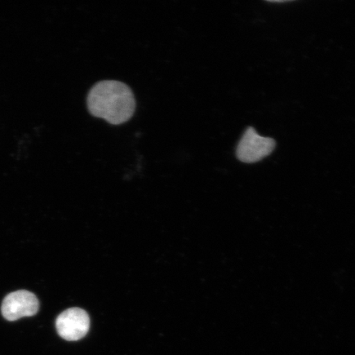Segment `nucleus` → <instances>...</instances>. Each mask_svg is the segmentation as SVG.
I'll list each match as a JSON object with an SVG mask.
<instances>
[{"label": "nucleus", "mask_w": 355, "mask_h": 355, "mask_svg": "<svg viewBox=\"0 0 355 355\" xmlns=\"http://www.w3.org/2000/svg\"><path fill=\"white\" fill-rule=\"evenodd\" d=\"M87 104L92 116L103 119L113 125L130 121L136 110L131 88L115 80L96 83L88 92Z\"/></svg>", "instance_id": "f257e3e1"}, {"label": "nucleus", "mask_w": 355, "mask_h": 355, "mask_svg": "<svg viewBox=\"0 0 355 355\" xmlns=\"http://www.w3.org/2000/svg\"><path fill=\"white\" fill-rule=\"evenodd\" d=\"M276 141L270 137H261L252 127H248L237 146L236 155L243 163H255L272 153Z\"/></svg>", "instance_id": "f03ea898"}, {"label": "nucleus", "mask_w": 355, "mask_h": 355, "mask_svg": "<svg viewBox=\"0 0 355 355\" xmlns=\"http://www.w3.org/2000/svg\"><path fill=\"white\" fill-rule=\"evenodd\" d=\"M56 329L62 338L77 341L87 334L90 329V318L83 309H67L57 318Z\"/></svg>", "instance_id": "7ed1b4c3"}, {"label": "nucleus", "mask_w": 355, "mask_h": 355, "mask_svg": "<svg viewBox=\"0 0 355 355\" xmlns=\"http://www.w3.org/2000/svg\"><path fill=\"white\" fill-rule=\"evenodd\" d=\"M39 310V301L33 293L26 291L12 292L3 301L2 314L8 321L32 317Z\"/></svg>", "instance_id": "20e7f679"}]
</instances>
